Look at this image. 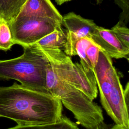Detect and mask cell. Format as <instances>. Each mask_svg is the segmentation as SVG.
<instances>
[{
    "mask_svg": "<svg viewBox=\"0 0 129 129\" xmlns=\"http://www.w3.org/2000/svg\"><path fill=\"white\" fill-rule=\"evenodd\" d=\"M62 104L48 90L27 87L17 83L0 86V118L17 124L50 123L59 120Z\"/></svg>",
    "mask_w": 129,
    "mask_h": 129,
    "instance_id": "6da1fadb",
    "label": "cell"
},
{
    "mask_svg": "<svg viewBox=\"0 0 129 129\" xmlns=\"http://www.w3.org/2000/svg\"><path fill=\"white\" fill-rule=\"evenodd\" d=\"M46 86L47 90L73 113L77 123L86 129H91L103 121L100 106L80 90L60 79L50 63L46 69Z\"/></svg>",
    "mask_w": 129,
    "mask_h": 129,
    "instance_id": "7a4b0ae2",
    "label": "cell"
},
{
    "mask_svg": "<svg viewBox=\"0 0 129 129\" xmlns=\"http://www.w3.org/2000/svg\"><path fill=\"white\" fill-rule=\"evenodd\" d=\"M23 48L20 56L0 60V80H14L27 87L47 90L46 69L49 61L34 44Z\"/></svg>",
    "mask_w": 129,
    "mask_h": 129,
    "instance_id": "3957f363",
    "label": "cell"
},
{
    "mask_svg": "<svg viewBox=\"0 0 129 129\" xmlns=\"http://www.w3.org/2000/svg\"><path fill=\"white\" fill-rule=\"evenodd\" d=\"M36 46L47 58L60 79L80 90L90 100L97 97L98 88L92 70L85 69L80 63L73 62L71 56L62 50L42 49Z\"/></svg>",
    "mask_w": 129,
    "mask_h": 129,
    "instance_id": "277c9868",
    "label": "cell"
},
{
    "mask_svg": "<svg viewBox=\"0 0 129 129\" xmlns=\"http://www.w3.org/2000/svg\"><path fill=\"white\" fill-rule=\"evenodd\" d=\"M15 44L30 46L61 27V23L50 19L17 17L9 24Z\"/></svg>",
    "mask_w": 129,
    "mask_h": 129,
    "instance_id": "5b68a950",
    "label": "cell"
},
{
    "mask_svg": "<svg viewBox=\"0 0 129 129\" xmlns=\"http://www.w3.org/2000/svg\"><path fill=\"white\" fill-rule=\"evenodd\" d=\"M90 39L111 58H125L128 60L129 48L120 42L111 29L98 26Z\"/></svg>",
    "mask_w": 129,
    "mask_h": 129,
    "instance_id": "8992f818",
    "label": "cell"
},
{
    "mask_svg": "<svg viewBox=\"0 0 129 129\" xmlns=\"http://www.w3.org/2000/svg\"><path fill=\"white\" fill-rule=\"evenodd\" d=\"M23 17L50 19L61 23L62 19L50 0H27L17 16Z\"/></svg>",
    "mask_w": 129,
    "mask_h": 129,
    "instance_id": "52a82bcc",
    "label": "cell"
},
{
    "mask_svg": "<svg viewBox=\"0 0 129 129\" xmlns=\"http://www.w3.org/2000/svg\"><path fill=\"white\" fill-rule=\"evenodd\" d=\"M61 24L66 27L67 32L72 33L79 38L89 39L98 26L92 20L84 18L74 12L62 16Z\"/></svg>",
    "mask_w": 129,
    "mask_h": 129,
    "instance_id": "ba28073f",
    "label": "cell"
},
{
    "mask_svg": "<svg viewBox=\"0 0 129 129\" xmlns=\"http://www.w3.org/2000/svg\"><path fill=\"white\" fill-rule=\"evenodd\" d=\"M66 41V34L61 27H60L44 36L34 44L42 49H60L63 51Z\"/></svg>",
    "mask_w": 129,
    "mask_h": 129,
    "instance_id": "9c48e42d",
    "label": "cell"
},
{
    "mask_svg": "<svg viewBox=\"0 0 129 129\" xmlns=\"http://www.w3.org/2000/svg\"><path fill=\"white\" fill-rule=\"evenodd\" d=\"M27 0H0V19L8 24L14 21Z\"/></svg>",
    "mask_w": 129,
    "mask_h": 129,
    "instance_id": "30bf717a",
    "label": "cell"
},
{
    "mask_svg": "<svg viewBox=\"0 0 129 129\" xmlns=\"http://www.w3.org/2000/svg\"><path fill=\"white\" fill-rule=\"evenodd\" d=\"M6 129H79L78 125L67 116H62L61 119L55 122L46 124L20 125Z\"/></svg>",
    "mask_w": 129,
    "mask_h": 129,
    "instance_id": "8fae6325",
    "label": "cell"
},
{
    "mask_svg": "<svg viewBox=\"0 0 129 129\" xmlns=\"http://www.w3.org/2000/svg\"><path fill=\"white\" fill-rule=\"evenodd\" d=\"M14 44L9 25L4 20L0 19V50L7 51Z\"/></svg>",
    "mask_w": 129,
    "mask_h": 129,
    "instance_id": "7c38bea8",
    "label": "cell"
},
{
    "mask_svg": "<svg viewBox=\"0 0 129 129\" xmlns=\"http://www.w3.org/2000/svg\"><path fill=\"white\" fill-rule=\"evenodd\" d=\"M111 30L120 42L129 48V30L125 24L119 21Z\"/></svg>",
    "mask_w": 129,
    "mask_h": 129,
    "instance_id": "4fadbf2b",
    "label": "cell"
},
{
    "mask_svg": "<svg viewBox=\"0 0 129 129\" xmlns=\"http://www.w3.org/2000/svg\"><path fill=\"white\" fill-rule=\"evenodd\" d=\"M103 0H95L97 4H101ZM114 2L122 10L120 21L124 24L129 21V0H114Z\"/></svg>",
    "mask_w": 129,
    "mask_h": 129,
    "instance_id": "5bb4252c",
    "label": "cell"
},
{
    "mask_svg": "<svg viewBox=\"0 0 129 129\" xmlns=\"http://www.w3.org/2000/svg\"><path fill=\"white\" fill-rule=\"evenodd\" d=\"M100 50V48L93 41L90 44L86 49V55L92 66L93 70L97 62Z\"/></svg>",
    "mask_w": 129,
    "mask_h": 129,
    "instance_id": "9a60e30c",
    "label": "cell"
},
{
    "mask_svg": "<svg viewBox=\"0 0 129 129\" xmlns=\"http://www.w3.org/2000/svg\"><path fill=\"white\" fill-rule=\"evenodd\" d=\"M123 97L125 103L128 107L129 106V83L127 82L125 85V89L123 90Z\"/></svg>",
    "mask_w": 129,
    "mask_h": 129,
    "instance_id": "2e32d148",
    "label": "cell"
},
{
    "mask_svg": "<svg viewBox=\"0 0 129 129\" xmlns=\"http://www.w3.org/2000/svg\"><path fill=\"white\" fill-rule=\"evenodd\" d=\"M91 129H110L109 126L103 121Z\"/></svg>",
    "mask_w": 129,
    "mask_h": 129,
    "instance_id": "e0dca14e",
    "label": "cell"
},
{
    "mask_svg": "<svg viewBox=\"0 0 129 129\" xmlns=\"http://www.w3.org/2000/svg\"><path fill=\"white\" fill-rule=\"evenodd\" d=\"M110 129H129V126H126L123 125L115 124L112 126Z\"/></svg>",
    "mask_w": 129,
    "mask_h": 129,
    "instance_id": "ac0fdd59",
    "label": "cell"
},
{
    "mask_svg": "<svg viewBox=\"0 0 129 129\" xmlns=\"http://www.w3.org/2000/svg\"><path fill=\"white\" fill-rule=\"evenodd\" d=\"M71 0H55L56 2L57 3V4L59 5H60L61 4H62L63 3L68 2V1H70Z\"/></svg>",
    "mask_w": 129,
    "mask_h": 129,
    "instance_id": "d6986e66",
    "label": "cell"
}]
</instances>
